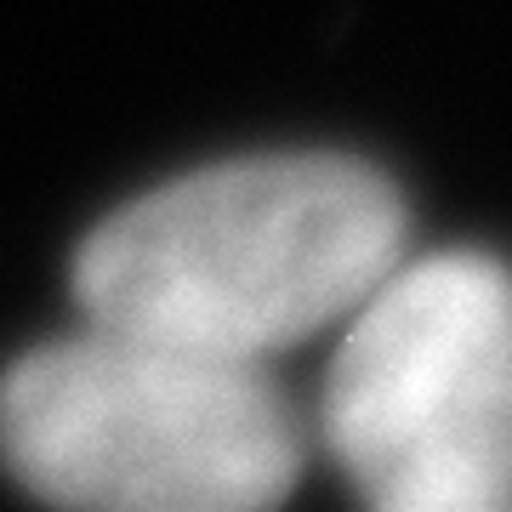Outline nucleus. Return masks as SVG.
<instances>
[{
    "instance_id": "f03ea898",
    "label": "nucleus",
    "mask_w": 512,
    "mask_h": 512,
    "mask_svg": "<svg viewBox=\"0 0 512 512\" xmlns=\"http://www.w3.org/2000/svg\"><path fill=\"white\" fill-rule=\"evenodd\" d=\"M302 461V421L256 359L92 325L0 376V467L57 507L256 512Z\"/></svg>"
},
{
    "instance_id": "7ed1b4c3",
    "label": "nucleus",
    "mask_w": 512,
    "mask_h": 512,
    "mask_svg": "<svg viewBox=\"0 0 512 512\" xmlns=\"http://www.w3.org/2000/svg\"><path fill=\"white\" fill-rule=\"evenodd\" d=\"M319 439L382 512H512V268L404 256L348 313Z\"/></svg>"
},
{
    "instance_id": "f257e3e1",
    "label": "nucleus",
    "mask_w": 512,
    "mask_h": 512,
    "mask_svg": "<svg viewBox=\"0 0 512 512\" xmlns=\"http://www.w3.org/2000/svg\"><path fill=\"white\" fill-rule=\"evenodd\" d=\"M404 245V194L370 160L245 154L109 211L69 279L92 325L262 365L348 319Z\"/></svg>"
}]
</instances>
